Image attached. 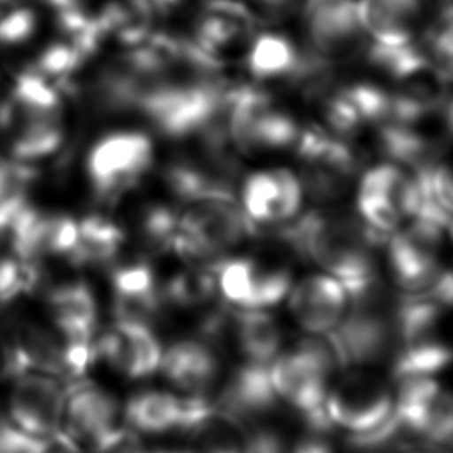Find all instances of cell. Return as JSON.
<instances>
[{"label": "cell", "mask_w": 453, "mask_h": 453, "mask_svg": "<svg viewBox=\"0 0 453 453\" xmlns=\"http://www.w3.org/2000/svg\"><path fill=\"white\" fill-rule=\"evenodd\" d=\"M147 453H196V451L193 448L191 449L189 448H157L152 451L147 449Z\"/></svg>", "instance_id": "ab89813d"}, {"label": "cell", "mask_w": 453, "mask_h": 453, "mask_svg": "<svg viewBox=\"0 0 453 453\" xmlns=\"http://www.w3.org/2000/svg\"><path fill=\"white\" fill-rule=\"evenodd\" d=\"M124 241L126 235L113 219L99 214L85 216L78 221V242L67 260L74 265H111Z\"/></svg>", "instance_id": "44dd1931"}, {"label": "cell", "mask_w": 453, "mask_h": 453, "mask_svg": "<svg viewBox=\"0 0 453 453\" xmlns=\"http://www.w3.org/2000/svg\"><path fill=\"white\" fill-rule=\"evenodd\" d=\"M159 372L184 395L211 398L221 377L219 350L200 338L177 340L163 350Z\"/></svg>", "instance_id": "7c38bea8"}, {"label": "cell", "mask_w": 453, "mask_h": 453, "mask_svg": "<svg viewBox=\"0 0 453 453\" xmlns=\"http://www.w3.org/2000/svg\"><path fill=\"white\" fill-rule=\"evenodd\" d=\"M260 265L246 257H226L214 269L216 288L226 304L241 310H255V288Z\"/></svg>", "instance_id": "484cf974"}, {"label": "cell", "mask_w": 453, "mask_h": 453, "mask_svg": "<svg viewBox=\"0 0 453 453\" xmlns=\"http://www.w3.org/2000/svg\"><path fill=\"white\" fill-rule=\"evenodd\" d=\"M127 428L136 434L179 432L182 421V396L163 389H142L129 396L124 405Z\"/></svg>", "instance_id": "ffe728a7"}, {"label": "cell", "mask_w": 453, "mask_h": 453, "mask_svg": "<svg viewBox=\"0 0 453 453\" xmlns=\"http://www.w3.org/2000/svg\"><path fill=\"white\" fill-rule=\"evenodd\" d=\"M299 177L287 168L258 170L241 186V209L253 225H285L303 205Z\"/></svg>", "instance_id": "ba28073f"}, {"label": "cell", "mask_w": 453, "mask_h": 453, "mask_svg": "<svg viewBox=\"0 0 453 453\" xmlns=\"http://www.w3.org/2000/svg\"><path fill=\"white\" fill-rule=\"evenodd\" d=\"M255 9H258L267 18H283L290 14L299 0H250Z\"/></svg>", "instance_id": "f35d334b"}, {"label": "cell", "mask_w": 453, "mask_h": 453, "mask_svg": "<svg viewBox=\"0 0 453 453\" xmlns=\"http://www.w3.org/2000/svg\"><path fill=\"white\" fill-rule=\"evenodd\" d=\"M64 400L65 393L55 377L37 372L14 373L7 398V419L28 435H51L60 430Z\"/></svg>", "instance_id": "8992f818"}, {"label": "cell", "mask_w": 453, "mask_h": 453, "mask_svg": "<svg viewBox=\"0 0 453 453\" xmlns=\"http://www.w3.org/2000/svg\"><path fill=\"white\" fill-rule=\"evenodd\" d=\"M5 133L11 138V152L14 159L32 163L60 149L64 142V119L62 115H57L14 120Z\"/></svg>", "instance_id": "7402d4cb"}, {"label": "cell", "mask_w": 453, "mask_h": 453, "mask_svg": "<svg viewBox=\"0 0 453 453\" xmlns=\"http://www.w3.org/2000/svg\"><path fill=\"white\" fill-rule=\"evenodd\" d=\"M78 242V221L65 214H48L42 232V255L69 258Z\"/></svg>", "instance_id": "836d02e7"}, {"label": "cell", "mask_w": 453, "mask_h": 453, "mask_svg": "<svg viewBox=\"0 0 453 453\" xmlns=\"http://www.w3.org/2000/svg\"><path fill=\"white\" fill-rule=\"evenodd\" d=\"M111 290H113V299H126V301L163 299L161 287H157L156 283V276L150 264L142 260L117 265L111 273Z\"/></svg>", "instance_id": "f1b7e54d"}, {"label": "cell", "mask_w": 453, "mask_h": 453, "mask_svg": "<svg viewBox=\"0 0 453 453\" xmlns=\"http://www.w3.org/2000/svg\"><path fill=\"white\" fill-rule=\"evenodd\" d=\"M288 310L294 320L310 334L333 331L349 308V297L329 274H310L288 290Z\"/></svg>", "instance_id": "4fadbf2b"}, {"label": "cell", "mask_w": 453, "mask_h": 453, "mask_svg": "<svg viewBox=\"0 0 453 453\" xmlns=\"http://www.w3.org/2000/svg\"><path fill=\"white\" fill-rule=\"evenodd\" d=\"M306 2H317V0H304V4H306Z\"/></svg>", "instance_id": "b9f144b4"}, {"label": "cell", "mask_w": 453, "mask_h": 453, "mask_svg": "<svg viewBox=\"0 0 453 453\" xmlns=\"http://www.w3.org/2000/svg\"><path fill=\"white\" fill-rule=\"evenodd\" d=\"M292 287L288 267H260L255 288V310H265L280 304Z\"/></svg>", "instance_id": "e575fe53"}, {"label": "cell", "mask_w": 453, "mask_h": 453, "mask_svg": "<svg viewBox=\"0 0 453 453\" xmlns=\"http://www.w3.org/2000/svg\"><path fill=\"white\" fill-rule=\"evenodd\" d=\"M85 57L69 42H53L42 50L35 62V73L46 80H69L83 64Z\"/></svg>", "instance_id": "1f68e13d"}, {"label": "cell", "mask_w": 453, "mask_h": 453, "mask_svg": "<svg viewBox=\"0 0 453 453\" xmlns=\"http://www.w3.org/2000/svg\"><path fill=\"white\" fill-rule=\"evenodd\" d=\"M377 127L379 149L391 163L418 172L439 161V145L416 127L396 124H382Z\"/></svg>", "instance_id": "603a6c76"}, {"label": "cell", "mask_w": 453, "mask_h": 453, "mask_svg": "<svg viewBox=\"0 0 453 453\" xmlns=\"http://www.w3.org/2000/svg\"><path fill=\"white\" fill-rule=\"evenodd\" d=\"M216 290L214 273L202 267H188L186 271L173 274L165 287H161L166 306H175L180 310L209 304L214 299Z\"/></svg>", "instance_id": "4316f807"}, {"label": "cell", "mask_w": 453, "mask_h": 453, "mask_svg": "<svg viewBox=\"0 0 453 453\" xmlns=\"http://www.w3.org/2000/svg\"><path fill=\"white\" fill-rule=\"evenodd\" d=\"M35 453H81V449L74 439H71L64 430H58L51 435L39 437Z\"/></svg>", "instance_id": "74e56055"}, {"label": "cell", "mask_w": 453, "mask_h": 453, "mask_svg": "<svg viewBox=\"0 0 453 453\" xmlns=\"http://www.w3.org/2000/svg\"><path fill=\"white\" fill-rule=\"evenodd\" d=\"M304 19L310 50L329 60L356 50L365 37L356 0L306 2Z\"/></svg>", "instance_id": "8fae6325"}, {"label": "cell", "mask_w": 453, "mask_h": 453, "mask_svg": "<svg viewBox=\"0 0 453 453\" xmlns=\"http://www.w3.org/2000/svg\"><path fill=\"white\" fill-rule=\"evenodd\" d=\"M96 361L126 379H145L159 370L163 347L150 326L115 322L96 340Z\"/></svg>", "instance_id": "52a82bcc"}, {"label": "cell", "mask_w": 453, "mask_h": 453, "mask_svg": "<svg viewBox=\"0 0 453 453\" xmlns=\"http://www.w3.org/2000/svg\"><path fill=\"white\" fill-rule=\"evenodd\" d=\"M212 403L241 421L242 425H257L278 407V396L269 377V365L241 361L219 386Z\"/></svg>", "instance_id": "30bf717a"}, {"label": "cell", "mask_w": 453, "mask_h": 453, "mask_svg": "<svg viewBox=\"0 0 453 453\" xmlns=\"http://www.w3.org/2000/svg\"><path fill=\"white\" fill-rule=\"evenodd\" d=\"M90 453H147L136 432L129 428H113L90 444Z\"/></svg>", "instance_id": "8d00e7d4"}, {"label": "cell", "mask_w": 453, "mask_h": 453, "mask_svg": "<svg viewBox=\"0 0 453 453\" xmlns=\"http://www.w3.org/2000/svg\"><path fill=\"white\" fill-rule=\"evenodd\" d=\"M177 226L195 235L219 260L255 234V225L246 218L235 200H203L189 203L179 214Z\"/></svg>", "instance_id": "9c48e42d"}, {"label": "cell", "mask_w": 453, "mask_h": 453, "mask_svg": "<svg viewBox=\"0 0 453 453\" xmlns=\"http://www.w3.org/2000/svg\"><path fill=\"white\" fill-rule=\"evenodd\" d=\"M322 115L331 133L342 140L354 136L365 124L352 106V103L342 94V90L327 92L320 97Z\"/></svg>", "instance_id": "d6a6232c"}, {"label": "cell", "mask_w": 453, "mask_h": 453, "mask_svg": "<svg viewBox=\"0 0 453 453\" xmlns=\"http://www.w3.org/2000/svg\"><path fill=\"white\" fill-rule=\"evenodd\" d=\"M393 402L395 391L384 379L354 368L331 382L324 407L331 425L347 434H365L389 418Z\"/></svg>", "instance_id": "5b68a950"}, {"label": "cell", "mask_w": 453, "mask_h": 453, "mask_svg": "<svg viewBox=\"0 0 453 453\" xmlns=\"http://www.w3.org/2000/svg\"><path fill=\"white\" fill-rule=\"evenodd\" d=\"M179 214L168 205H150L140 218V239L143 248L152 253H161L172 248V239L177 230Z\"/></svg>", "instance_id": "f546056e"}, {"label": "cell", "mask_w": 453, "mask_h": 453, "mask_svg": "<svg viewBox=\"0 0 453 453\" xmlns=\"http://www.w3.org/2000/svg\"><path fill=\"white\" fill-rule=\"evenodd\" d=\"M338 370L342 365L327 334H313L280 352L269 365V377L278 400L292 407L306 428L331 432L324 403Z\"/></svg>", "instance_id": "6da1fadb"}, {"label": "cell", "mask_w": 453, "mask_h": 453, "mask_svg": "<svg viewBox=\"0 0 453 453\" xmlns=\"http://www.w3.org/2000/svg\"><path fill=\"white\" fill-rule=\"evenodd\" d=\"M451 363V349L439 338L402 345L389 359L393 382L416 377H437Z\"/></svg>", "instance_id": "d4e9b609"}, {"label": "cell", "mask_w": 453, "mask_h": 453, "mask_svg": "<svg viewBox=\"0 0 453 453\" xmlns=\"http://www.w3.org/2000/svg\"><path fill=\"white\" fill-rule=\"evenodd\" d=\"M354 177L322 163H303L299 182L303 195L319 207L338 203L350 189Z\"/></svg>", "instance_id": "83f0119b"}, {"label": "cell", "mask_w": 453, "mask_h": 453, "mask_svg": "<svg viewBox=\"0 0 453 453\" xmlns=\"http://www.w3.org/2000/svg\"><path fill=\"white\" fill-rule=\"evenodd\" d=\"M342 368H368L391 359L398 342L393 308L384 297L352 303L338 326L327 333Z\"/></svg>", "instance_id": "7a4b0ae2"}, {"label": "cell", "mask_w": 453, "mask_h": 453, "mask_svg": "<svg viewBox=\"0 0 453 453\" xmlns=\"http://www.w3.org/2000/svg\"><path fill=\"white\" fill-rule=\"evenodd\" d=\"M152 140L142 131H113L101 136L87 154V177L99 200H115L149 172Z\"/></svg>", "instance_id": "3957f363"}, {"label": "cell", "mask_w": 453, "mask_h": 453, "mask_svg": "<svg viewBox=\"0 0 453 453\" xmlns=\"http://www.w3.org/2000/svg\"><path fill=\"white\" fill-rule=\"evenodd\" d=\"M16 2H18V0H0V18H2L7 11H11L12 7H16Z\"/></svg>", "instance_id": "60d3db41"}, {"label": "cell", "mask_w": 453, "mask_h": 453, "mask_svg": "<svg viewBox=\"0 0 453 453\" xmlns=\"http://www.w3.org/2000/svg\"><path fill=\"white\" fill-rule=\"evenodd\" d=\"M37 27V16L30 7H12L0 18V42L19 44L32 37Z\"/></svg>", "instance_id": "d590c367"}, {"label": "cell", "mask_w": 453, "mask_h": 453, "mask_svg": "<svg viewBox=\"0 0 453 453\" xmlns=\"http://www.w3.org/2000/svg\"><path fill=\"white\" fill-rule=\"evenodd\" d=\"M7 366L14 373L37 372L64 377V340L34 320H19L12 327Z\"/></svg>", "instance_id": "9a60e30c"}, {"label": "cell", "mask_w": 453, "mask_h": 453, "mask_svg": "<svg viewBox=\"0 0 453 453\" xmlns=\"http://www.w3.org/2000/svg\"><path fill=\"white\" fill-rule=\"evenodd\" d=\"M55 331L64 340H94L97 333V303L85 281L57 285L48 294Z\"/></svg>", "instance_id": "ac0fdd59"}, {"label": "cell", "mask_w": 453, "mask_h": 453, "mask_svg": "<svg viewBox=\"0 0 453 453\" xmlns=\"http://www.w3.org/2000/svg\"><path fill=\"white\" fill-rule=\"evenodd\" d=\"M301 51L296 44L280 34L257 35L248 57L246 67L250 74L258 80H288L297 67Z\"/></svg>", "instance_id": "cb8c5ba5"}, {"label": "cell", "mask_w": 453, "mask_h": 453, "mask_svg": "<svg viewBox=\"0 0 453 453\" xmlns=\"http://www.w3.org/2000/svg\"><path fill=\"white\" fill-rule=\"evenodd\" d=\"M365 35L384 46L411 44L425 14L426 0H357Z\"/></svg>", "instance_id": "2e32d148"}, {"label": "cell", "mask_w": 453, "mask_h": 453, "mask_svg": "<svg viewBox=\"0 0 453 453\" xmlns=\"http://www.w3.org/2000/svg\"><path fill=\"white\" fill-rule=\"evenodd\" d=\"M230 342L242 361L271 365L281 352V327L265 310H241L232 313Z\"/></svg>", "instance_id": "d6986e66"}, {"label": "cell", "mask_w": 453, "mask_h": 453, "mask_svg": "<svg viewBox=\"0 0 453 453\" xmlns=\"http://www.w3.org/2000/svg\"><path fill=\"white\" fill-rule=\"evenodd\" d=\"M119 402L106 389L78 382L71 386L64 400V432L76 442H96L115 428Z\"/></svg>", "instance_id": "5bb4252c"}, {"label": "cell", "mask_w": 453, "mask_h": 453, "mask_svg": "<svg viewBox=\"0 0 453 453\" xmlns=\"http://www.w3.org/2000/svg\"><path fill=\"white\" fill-rule=\"evenodd\" d=\"M451 228L425 218H412L405 228H398L388 239V262L391 276L403 296L426 294L444 267L441 251Z\"/></svg>", "instance_id": "277c9868"}, {"label": "cell", "mask_w": 453, "mask_h": 453, "mask_svg": "<svg viewBox=\"0 0 453 453\" xmlns=\"http://www.w3.org/2000/svg\"><path fill=\"white\" fill-rule=\"evenodd\" d=\"M340 90L352 103L363 122L382 126L389 120L391 92H386L384 88L365 81L352 83Z\"/></svg>", "instance_id": "4dcf8cb0"}, {"label": "cell", "mask_w": 453, "mask_h": 453, "mask_svg": "<svg viewBox=\"0 0 453 453\" xmlns=\"http://www.w3.org/2000/svg\"><path fill=\"white\" fill-rule=\"evenodd\" d=\"M255 25L253 11L237 0H209L195 23L193 41L211 57L219 58ZM221 60V58H219Z\"/></svg>", "instance_id": "e0dca14e"}]
</instances>
